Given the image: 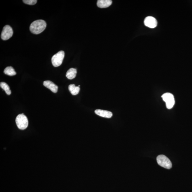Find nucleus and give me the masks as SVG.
Masks as SVG:
<instances>
[{"label": "nucleus", "mask_w": 192, "mask_h": 192, "mask_svg": "<svg viewBox=\"0 0 192 192\" xmlns=\"http://www.w3.org/2000/svg\"><path fill=\"white\" fill-rule=\"evenodd\" d=\"M144 24L145 26L149 28H154L157 25V21L155 18L149 16L145 19Z\"/></svg>", "instance_id": "nucleus-7"}, {"label": "nucleus", "mask_w": 192, "mask_h": 192, "mask_svg": "<svg viewBox=\"0 0 192 192\" xmlns=\"http://www.w3.org/2000/svg\"><path fill=\"white\" fill-rule=\"evenodd\" d=\"M0 86L8 95H10L11 94V91L10 90L9 86L6 83L3 82H1L0 83Z\"/></svg>", "instance_id": "nucleus-14"}, {"label": "nucleus", "mask_w": 192, "mask_h": 192, "mask_svg": "<svg viewBox=\"0 0 192 192\" xmlns=\"http://www.w3.org/2000/svg\"><path fill=\"white\" fill-rule=\"evenodd\" d=\"M47 25V23L44 20H38L31 24L30 26V30L32 33L39 34L45 30Z\"/></svg>", "instance_id": "nucleus-1"}, {"label": "nucleus", "mask_w": 192, "mask_h": 192, "mask_svg": "<svg viewBox=\"0 0 192 192\" xmlns=\"http://www.w3.org/2000/svg\"><path fill=\"white\" fill-rule=\"evenodd\" d=\"M157 162L159 166L167 169H170L172 167V163L169 159L163 155H160L157 157Z\"/></svg>", "instance_id": "nucleus-3"}, {"label": "nucleus", "mask_w": 192, "mask_h": 192, "mask_svg": "<svg viewBox=\"0 0 192 192\" xmlns=\"http://www.w3.org/2000/svg\"><path fill=\"white\" fill-rule=\"evenodd\" d=\"M15 122L18 128L20 129H25L28 126V118L24 113L18 115L16 118Z\"/></svg>", "instance_id": "nucleus-2"}, {"label": "nucleus", "mask_w": 192, "mask_h": 192, "mask_svg": "<svg viewBox=\"0 0 192 192\" xmlns=\"http://www.w3.org/2000/svg\"><path fill=\"white\" fill-rule=\"evenodd\" d=\"M43 85L45 87L53 92L54 93H56L58 91V87L52 82L50 80H46L43 83Z\"/></svg>", "instance_id": "nucleus-8"}, {"label": "nucleus", "mask_w": 192, "mask_h": 192, "mask_svg": "<svg viewBox=\"0 0 192 192\" xmlns=\"http://www.w3.org/2000/svg\"><path fill=\"white\" fill-rule=\"evenodd\" d=\"M69 89L70 92L74 96L77 95L79 93L80 90L79 86H75L74 84L69 85Z\"/></svg>", "instance_id": "nucleus-12"}, {"label": "nucleus", "mask_w": 192, "mask_h": 192, "mask_svg": "<svg viewBox=\"0 0 192 192\" xmlns=\"http://www.w3.org/2000/svg\"><path fill=\"white\" fill-rule=\"evenodd\" d=\"M13 34V30L11 27L9 25H5L2 32L1 38L3 40H7L12 36Z\"/></svg>", "instance_id": "nucleus-6"}, {"label": "nucleus", "mask_w": 192, "mask_h": 192, "mask_svg": "<svg viewBox=\"0 0 192 192\" xmlns=\"http://www.w3.org/2000/svg\"><path fill=\"white\" fill-rule=\"evenodd\" d=\"M162 97L164 101L166 103L167 109H171L175 104V100L173 95L171 93H167L163 94Z\"/></svg>", "instance_id": "nucleus-5"}, {"label": "nucleus", "mask_w": 192, "mask_h": 192, "mask_svg": "<svg viewBox=\"0 0 192 192\" xmlns=\"http://www.w3.org/2000/svg\"><path fill=\"white\" fill-rule=\"evenodd\" d=\"M5 74L9 76H14L17 74L14 69L12 67H8L5 68L4 71Z\"/></svg>", "instance_id": "nucleus-13"}, {"label": "nucleus", "mask_w": 192, "mask_h": 192, "mask_svg": "<svg viewBox=\"0 0 192 192\" xmlns=\"http://www.w3.org/2000/svg\"><path fill=\"white\" fill-rule=\"evenodd\" d=\"M111 0H99L97 1V6L99 8H106L109 7L112 4Z\"/></svg>", "instance_id": "nucleus-10"}, {"label": "nucleus", "mask_w": 192, "mask_h": 192, "mask_svg": "<svg viewBox=\"0 0 192 192\" xmlns=\"http://www.w3.org/2000/svg\"><path fill=\"white\" fill-rule=\"evenodd\" d=\"M95 112L96 114L101 117L110 118L112 117V113L110 112L107 110H104L101 109H97L95 110Z\"/></svg>", "instance_id": "nucleus-9"}, {"label": "nucleus", "mask_w": 192, "mask_h": 192, "mask_svg": "<svg viewBox=\"0 0 192 192\" xmlns=\"http://www.w3.org/2000/svg\"><path fill=\"white\" fill-rule=\"evenodd\" d=\"M77 70L74 68L69 69L66 73V77L69 80H72L76 77Z\"/></svg>", "instance_id": "nucleus-11"}, {"label": "nucleus", "mask_w": 192, "mask_h": 192, "mask_svg": "<svg viewBox=\"0 0 192 192\" xmlns=\"http://www.w3.org/2000/svg\"><path fill=\"white\" fill-rule=\"evenodd\" d=\"M24 3L30 5H34L36 3L37 0H23Z\"/></svg>", "instance_id": "nucleus-15"}, {"label": "nucleus", "mask_w": 192, "mask_h": 192, "mask_svg": "<svg viewBox=\"0 0 192 192\" xmlns=\"http://www.w3.org/2000/svg\"><path fill=\"white\" fill-rule=\"evenodd\" d=\"M64 57V52L63 51H59L55 55H54L51 59L53 65L55 67H58L61 65L63 63Z\"/></svg>", "instance_id": "nucleus-4"}]
</instances>
